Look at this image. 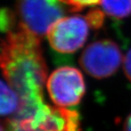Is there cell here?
I'll return each instance as SVG.
<instances>
[{"instance_id": "8fae6325", "label": "cell", "mask_w": 131, "mask_h": 131, "mask_svg": "<svg viewBox=\"0 0 131 131\" xmlns=\"http://www.w3.org/2000/svg\"><path fill=\"white\" fill-rule=\"evenodd\" d=\"M86 15H87L88 19L90 20L91 26H92V28H94V29H98L102 26L104 15L101 10L92 9Z\"/></svg>"}, {"instance_id": "6da1fadb", "label": "cell", "mask_w": 131, "mask_h": 131, "mask_svg": "<svg viewBox=\"0 0 131 131\" xmlns=\"http://www.w3.org/2000/svg\"><path fill=\"white\" fill-rule=\"evenodd\" d=\"M1 67L5 81L20 100L15 119L32 117L43 105L47 67L39 38L19 27L7 32L2 43Z\"/></svg>"}, {"instance_id": "52a82bcc", "label": "cell", "mask_w": 131, "mask_h": 131, "mask_svg": "<svg viewBox=\"0 0 131 131\" xmlns=\"http://www.w3.org/2000/svg\"><path fill=\"white\" fill-rule=\"evenodd\" d=\"M20 100L19 95L4 80L1 82V114L9 119L16 113L20 107Z\"/></svg>"}, {"instance_id": "4fadbf2b", "label": "cell", "mask_w": 131, "mask_h": 131, "mask_svg": "<svg viewBox=\"0 0 131 131\" xmlns=\"http://www.w3.org/2000/svg\"><path fill=\"white\" fill-rule=\"evenodd\" d=\"M124 131H131V114L128 117L124 124Z\"/></svg>"}, {"instance_id": "8992f818", "label": "cell", "mask_w": 131, "mask_h": 131, "mask_svg": "<svg viewBox=\"0 0 131 131\" xmlns=\"http://www.w3.org/2000/svg\"><path fill=\"white\" fill-rule=\"evenodd\" d=\"M121 61V51L114 42L99 40L84 49L80 58V64L91 77L105 78L118 69Z\"/></svg>"}, {"instance_id": "5b68a950", "label": "cell", "mask_w": 131, "mask_h": 131, "mask_svg": "<svg viewBox=\"0 0 131 131\" xmlns=\"http://www.w3.org/2000/svg\"><path fill=\"white\" fill-rule=\"evenodd\" d=\"M50 99L56 106L65 107L78 104L85 92L82 73L75 67H62L51 73L47 81Z\"/></svg>"}, {"instance_id": "ba28073f", "label": "cell", "mask_w": 131, "mask_h": 131, "mask_svg": "<svg viewBox=\"0 0 131 131\" xmlns=\"http://www.w3.org/2000/svg\"><path fill=\"white\" fill-rule=\"evenodd\" d=\"M102 9L114 18H124L131 14V0H101Z\"/></svg>"}, {"instance_id": "7c38bea8", "label": "cell", "mask_w": 131, "mask_h": 131, "mask_svg": "<svg viewBox=\"0 0 131 131\" xmlns=\"http://www.w3.org/2000/svg\"><path fill=\"white\" fill-rule=\"evenodd\" d=\"M124 70L125 75L131 81V49H129L125 54L124 60Z\"/></svg>"}, {"instance_id": "30bf717a", "label": "cell", "mask_w": 131, "mask_h": 131, "mask_svg": "<svg viewBox=\"0 0 131 131\" xmlns=\"http://www.w3.org/2000/svg\"><path fill=\"white\" fill-rule=\"evenodd\" d=\"M15 16L9 9H4L1 11V29L3 32H9L15 26Z\"/></svg>"}, {"instance_id": "277c9868", "label": "cell", "mask_w": 131, "mask_h": 131, "mask_svg": "<svg viewBox=\"0 0 131 131\" xmlns=\"http://www.w3.org/2000/svg\"><path fill=\"white\" fill-rule=\"evenodd\" d=\"M90 27L92 26L87 15L61 18L47 33L49 44L60 53H73L85 43Z\"/></svg>"}, {"instance_id": "7a4b0ae2", "label": "cell", "mask_w": 131, "mask_h": 131, "mask_svg": "<svg viewBox=\"0 0 131 131\" xmlns=\"http://www.w3.org/2000/svg\"><path fill=\"white\" fill-rule=\"evenodd\" d=\"M79 116L76 111L44 105L32 117L5 121L1 131H78Z\"/></svg>"}, {"instance_id": "3957f363", "label": "cell", "mask_w": 131, "mask_h": 131, "mask_svg": "<svg viewBox=\"0 0 131 131\" xmlns=\"http://www.w3.org/2000/svg\"><path fill=\"white\" fill-rule=\"evenodd\" d=\"M60 0H16L19 27L38 38L61 19L64 8Z\"/></svg>"}, {"instance_id": "9c48e42d", "label": "cell", "mask_w": 131, "mask_h": 131, "mask_svg": "<svg viewBox=\"0 0 131 131\" xmlns=\"http://www.w3.org/2000/svg\"><path fill=\"white\" fill-rule=\"evenodd\" d=\"M62 4L67 5L71 11H79L83 8L98 4L101 0H60Z\"/></svg>"}]
</instances>
